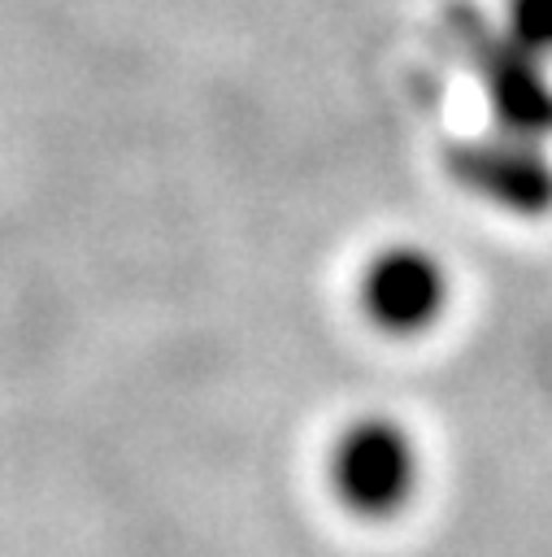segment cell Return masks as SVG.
Returning a JSON list of instances; mask_svg holds the SVG:
<instances>
[{"label":"cell","instance_id":"6da1fadb","mask_svg":"<svg viewBox=\"0 0 552 557\" xmlns=\"http://www.w3.org/2000/svg\"><path fill=\"white\" fill-rule=\"evenodd\" d=\"M326 483L339 509L361 522L400 518L422 487L417 435L391 413H356L330 440Z\"/></svg>","mask_w":552,"mask_h":557},{"label":"cell","instance_id":"7a4b0ae2","mask_svg":"<svg viewBox=\"0 0 552 557\" xmlns=\"http://www.w3.org/2000/svg\"><path fill=\"white\" fill-rule=\"evenodd\" d=\"M452 292V274L435 248L396 239L365 257L356 278V309L378 335L417 339L448 318Z\"/></svg>","mask_w":552,"mask_h":557},{"label":"cell","instance_id":"3957f363","mask_svg":"<svg viewBox=\"0 0 552 557\" xmlns=\"http://www.w3.org/2000/svg\"><path fill=\"white\" fill-rule=\"evenodd\" d=\"M452 178L509 213H548L552 205V170L535 152V139L500 135L487 144H461L452 152Z\"/></svg>","mask_w":552,"mask_h":557},{"label":"cell","instance_id":"277c9868","mask_svg":"<svg viewBox=\"0 0 552 557\" xmlns=\"http://www.w3.org/2000/svg\"><path fill=\"white\" fill-rule=\"evenodd\" d=\"M482 83H487V96L504 122V135L539 139L552 126V91H548V78L539 70V57H530L504 39V48L487 52Z\"/></svg>","mask_w":552,"mask_h":557},{"label":"cell","instance_id":"5b68a950","mask_svg":"<svg viewBox=\"0 0 552 557\" xmlns=\"http://www.w3.org/2000/svg\"><path fill=\"white\" fill-rule=\"evenodd\" d=\"M509 44H517L530 57H552V0H504Z\"/></svg>","mask_w":552,"mask_h":557}]
</instances>
